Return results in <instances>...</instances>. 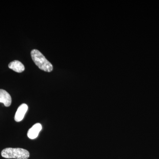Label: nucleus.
Returning a JSON list of instances; mask_svg holds the SVG:
<instances>
[{
	"label": "nucleus",
	"instance_id": "f257e3e1",
	"mask_svg": "<svg viewBox=\"0 0 159 159\" xmlns=\"http://www.w3.org/2000/svg\"><path fill=\"white\" fill-rule=\"evenodd\" d=\"M31 54L32 60L40 70L47 72L53 70V67L51 63L39 51L33 49L31 51Z\"/></svg>",
	"mask_w": 159,
	"mask_h": 159
},
{
	"label": "nucleus",
	"instance_id": "f03ea898",
	"mask_svg": "<svg viewBox=\"0 0 159 159\" xmlns=\"http://www.w3.org/2000/svg\"><path fill=\"white\" fill-rule=\"evenodd\" d=\"M1 155L7 159H28L30 157L29 152L21 148H6L2 151Z\"/></svg>",
	"mask_w": 159,
	"mask_h": 159
},
{
	"label": "nucleus",
	"instance_id": "7ed1b4c3",
	"mask_svg": "<svg viewBox=\"0 0 159 159\" xmlns=\"http://www.w3.org/2000/svg\"><path fill=\"white\" fill-rule=\"evenodd\" d=\"M28 110V106L27 104L23 103L20 106L15 116L14 119L16 122H20L21 121L24 119Z\"/></svg>",
	"mask_w": 159,
	"mask_h": 159
},
{
	"label": "nucleus",
	"instance_id": "20e7f679",
	"mask_svg": "<svg viewBox=\"0 0 159 159\" xmlns=\"http://www.w3.org/2000/svg\"><path fill=\"white\" fill-rule=\"evenodd\" d=\"M42 129V126L40 123H37L34 124L28 132V137L31 139H34L38 136L40 131Z\"/></svg>",
	"mask_w": 159,
	"mask_h": 159
},
{
	"label": "nucleus",
	"instance_id": "39448f33",
	"mask_svg": "<svg viewBox=\"0 0 159 159\" xmlns=\"http://www.w3.org/2000/svg\"><path fill=\"white\" fill-rule=\"evenodd\" d=\"M0 102H2L7 107L10 106L11 98L10 94L5 90L0 89Z\"/></svg>",
	"mask_w": 159,
	"mask_h": 159
},
{
	"label": "nucleus",
	"instance_id": "423d86ee",
	"mask_svg": "<svg viewBox=\"0 0 159 159\" xmlns=\"http://www.w3.org/2000/svg\"><path fill=\"white\" fill-rule=\"evenodd\" d=\"M9 68L17 73H22L25 70V66L20 61L15 60L11 61L9 64Z\"/></svg>",
	"mask_w": 159,
	"mask_h": 159
}]
</instances>
